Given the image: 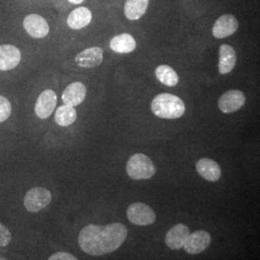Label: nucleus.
I'll use <instances>...</instances> for the list:
<instances>
[{
  "instance_id": "obj_1",
  "label": "nucleus",
  "mask_w": 260,
  "mask_h": 260,
  "mask_svg": "<svg viewBox=\"0 0 260 260\" xmlns=\"http://www.w3.org/2000/svg\"><path fill=\"white\" fill-rule=\"evenodd\" d=\"M127 228L121 223L88 224L78 235V244L87 254L100 256L118 250L127 237Z\"/></svg>"
},
{
  "instance_id": "obj_2",
  "label": "nucleus",
  "mask_w": 260,
  "mask_h": 260,
  "mask_svg": "<svg viewBox=\"0 0 260 260\" xmlns=\"http://www.w3.org/2000/svg\"><path fill=\"white\" fill-rule=\"evenodd\" d=\"M151 111L161 119L174 120L183 116L185 113V104L183 101L172 93H159L152 103Z\"/></svg>"
},
{
  "instance_id": "obj_3",
  "label": "nucleus",
  "mask_w": 260,
  "mask_h": 260,
  "mask_svg": "<svg viewBox=\"0 0 260 260\" xmlns=\"http://www.w3.org/2000/svg\"><path fill=\"white\" fill-rule=\"evenodd\" d=\"M126 173L131 179H149L156 173V167L151 159L144 153H135L128 159Z\"/></svg>"
},
{
  "instance_id": "obj_4",
  "label": "nucleus",
  "mask_w": 260,
  "mask_h": 260,
  "mask_svg": "<svg viewBox=\"0 0 260 260\" xmlns=\"http://www.w3.org/2000/svg\"><path fill=\"white\" fill-rule=\"evenodd\" d=\"M51 200L52 195L47 188L34 187L24 196L23 205L29 212L37 213L49 205Z\"/></svg>"
},
{
  "instance_id": "obj_5",
  "label": "nucleus",
  "mask_w": 260,
  "mask_h": 260,
  "mask_svg": "<svg viewBox=\"0 0 260 260\" xmlns=\"http://www.w3.org/2000/svg\"><path fill=\"white\" fill-rule=\"evenodd\" d=\"M126 215L130 223L135 225H149L156 220L154 210L149 205L139 202L133 203L128 206Z\"/></svg>"
},
{
  "instance_id": "obj_6",
  "label": "nucleus",
  "mask_w": 260,
  "mask_h": 260,
  "mask_svg": "<svg viewBox=\"0 0 260 260\" xmlns=\"http://www.w3.org/2000/svg\"><path fill=\"white\" fill-rule=\"evenodd\" d=\"M211 243V235L206 231H196L188 235L183 249L190 254H199L205 251Z\"/></svg>"
},
{
  "instance_id": "obj_7",
  "label": "nucleus",
  "mask_w": 260,
  "mask_h": 260,
  "mask_svg": "<svg viewBox=\"0 0 260 260\" xmlns=\"http://www.w3.org/2000/svg\"><path fill=\"white\" fill-rule=\"evenodd\" d=\"M57 95L53 90L47 89L39 94L35 104V114L40 119H47L55 110Z\"/></svg>"
},
{
  "instance_id": "obj_8",
  "label": "nucleus",
  "mask_w": 260,
  "mask_h": 260,
  "mask_svg": "<svg viewBox=\"0 0 260 260\" xmlns=\"http://www.w3.org/2000/svg\"><path fill=\"white\" fill-rule=\"evenodd\" d=\"M246 103V96L239 90H230L223 93L218 102V107L224 114H231L241 109Z\"/></svg>"
},
{
  "instance_id": "obj_9",
  "label": "nucleus",
  "mask_w": 260,
  "mask_h": 260,
  "mask_svg": "<svg viewBox=\"0 0 260 260\" xmlns=\"http://www.w3.org/2000/svg\"><path fill=\"white\" fill-rule=\"evenodd\" d=\"M23 28L30 37L42 39L49 33V25L47 20L37 14H31L23 19Z\"/></svg>"
},
{
  "instance_id": "obj_10",
  "label": "nucleus",
  "mask_w": 260,
  "mask_h": 260,
  "mask_svg": "<svg viewBox=\"0 0 260 260\" xmlns=\"http://www.w3.org/2000/svg\"><path fill=\"white\" fill-rule=\"evenodd\" d=\"M239 27L237 19L231 14L221 16L214 23L212 34L216 39H224L233 35Z\"/></svg>"
},
{
  "instance_id": "obj_11",
  "label": "nucleus",
  "mask_w": 260,
  "mask_h": 260,
  "mask_svg": "<svg viewBox=\"0 0 260 260\" xmlns=\"http://www.w3.org/2000/svg\"><path fill=\"white\" fill-rule=\"evenodd\" d=\"M190 234V229L184 223H177L169 230L165 236V243L172 250H180L183 248L186 239Z\"/></svg>"
},
{
  "instance_id": "obj_12",
  "label": "nucleus",
  "mask_w": 260,
  "mask_h": 260,
  "mask_svg": "<svg viewBox=\"0 0 260 260\" xmlns=\"http://www.w3.org/2000/svg\"><path fill=\"white\" fill-rule=\"evenodd\" d=\"M21 60V52L13 45L0 46V71L7 72L18 67Z\"/></svg>"
},
{
  "instance_id": "obj_13",
  "label": "nucleus",
  "mask_w": 260,
  "mask_h": 260,
  "mask_svg": "<svg viewBox=\"0 0 260 260\" xmlns=\"http://www.w3.org/2000/svg\"><path fill=\"white\" fill-rule=\"evenodd\" d=\"M103 61L102 47H93L84 49L75 57V63L81 68L92 69L101 65Z\"/></svg>"
},
{
  "instance_id": "obj_14",
  "label": "nucleus",
  "mask_w": 260,
  "mask_h": 260,
  "mask_svg": "<svg viewBox=\"0 0 260 260\" xmlns=\"http://www.w3.org/2000/svg\"><path fill=\"white\" fill-rule=\"evenodd\" d=\"M198 174L205 180L216 182L222 176L220 165L210 158H202L196 163Z\"/></svg>"
},
{
  "instance_id": "obj_15",
  "label": "nucleus",
  "mask_w": 260,
  "mask_h": 260,
  "mask_svg": "<svg viewBox=\"0 0 260 260\" xmlns=\"http://www.w3.org/2000/svg\"><path fill=\"white\" fill-rule=\"evenodd\" d=\"M87 94L86 86L82 82L70 84L62 93V101L64 104L77 106L83 103Z\"/></svg>"
},
{
  "instance_id": "obj_16",
  "label": "nucleus",
  "mask_w": 260,
  "mask_h": 260,
  "mask_svg": "<svg viewBox=\"0 0 260 260\" xmlns=\"http://www.w3.org/2000/svg\"><path fill=\"white\" fill-rule=\"evenodd\" d=\"M236 64V52L232 46L223 44L219 49V73L221 75L230 74Z\"/></svg>"
},
{
  "instance_id": "obj_17",
  "label": "nucleus",
  "mask_w": 260,
  "mask_h": 260,
  "mask_svg": "<svg viewBox=\"0 0 260 260\" xmlns=\"http://www.w3.org/2000/svg\"><path fill=\"white\" fill-rule=\"evenodd\" d=\"M92 12L86 7H79L74 10L68 17L67 23L69 27L74 30H79L86 27L92 21Z\"/></svg>"
},
{
  "instance_id": "obj_18",
  "label": "nucleus",
  "mask_w": 260,
  "mask_h": 260,
  "mask_svg": "<svg viewBox=\"0 0 260 260\" xmlns=\"http://www.w3.org/2000/svg\"><path fill=\"white\" fill-rule=\"evenodd\" d=\"M110 48L117 53H130L136 48V41L128 33L117 35L110 41Z\"/></svg>"
},
{
  "instance_id": "obj_19",
  "label": "nucleus",
  "mask_w": 260,
  "mask_h": 260,
  "mask_svg": "<svg viewBox=\"0 0 260 260\" xmlns=\"http://www.w3.org/2000/svg\"><path fill=\"white\" fill-rule=\"evenodd\" d=\"M149 7V0H126L124 4V15L129 20L141 19Z\"/></svg>"
},
{
  "instance_id": "obj_20",
  "label": "nucleus",
  "mask_w": 260,
  "mask_h": 260,
  "mask_svg": "<svg viewBox=\"0 0 260 260\" xmlns=\"http://www.w3.org/2000/svg\"><path fill=\"white\" fill-rule=\"evenodd\" d=\"M77 119V112L75 109L74 106L67 105L64 104L60 107L55 112V121L56 123L60 126H69L73 124Z\"/></svg>"
},
{
  "instance_id": "obj_21",
  "label": "nucleus",
  "mask_w": 260,
  "mask_h": 260,
  "mask_svg": "<svg viewBox=\"0 0 260 260\" xmlns=\"http://www.w3.org/2000/svg\"><path fill=\"white\" fill-rule=\"evenodd\" d=\"M155 76L161 83L168 87H175L179 80L177 72L168 65L158 66L155 70Z\"/></svg>"
},
{
  "instance_id": "obj_22",
  "label": "nucleus",
  "mask_w": 260,
  "mask_h": 260,
  "mask_svg": "<svg viewBox=\"0 0 260 260\" xmlns=\"http://www.w3.org/2000/svg\"><path fill=\"white\" fill-rule=\"evenodd\" d=\"M12 113V105L9 100L0 94V122L8 120Z\"/></svg>"
},
{
  "instance_id": "obj_23",
  "label": "nucleus",
  "mask_w": 260,
  "mask_h": 260,
  "mask_svg": "<svg viewBox=\"0 0 260 260\" xmlns=\"http://www.w3.org/2000/svg\"><path fill=\"white\" fill-rule=\"evenodd\" d=\"M12 241V234L9 230L0 223V247H7Z\"/></svg>"
},
{
  "instance_id": "obj_24",
  "label": "nucleus",
  "mask_w": 260,
  "mask_h": 260,
  "mask_svg": "<svg viewBox=\"0 0 260 260\" xmlns=\"http://www.w3.org/2000/svg\"><path fill=\"white\" fill-rule=\"evenodd\" d=\"M77 258L73 254L66 252V251H58L53 254H51L48 260H76Z\"/></svg>"
},
{
  "instance_id": "obj_25",
  "label": "nucleus",
  "mask_w": 260,
  "mask_h": 260,
  "mask_svg": "<svg viewBox=\"0 0 260 260\" xmlns=\"http://www.w3.org/2000/svg\"><path fill=\"white\" fill-rule=\"evenodd\" d=\"M71 3H73V4H80V3H82L84 0H69Z\"/></svg>"
}]
</instances>
